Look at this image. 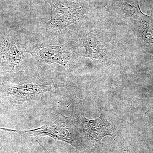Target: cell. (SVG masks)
<instances>
[{
  "label": "cell",
  "mask_w": 153,
  "mask_h": 153,
  "mask_svg": "<svg viewBox=\"0 0 153 153\" xmlns=\"http://www.w3.org/2000/svg\"><path fill=\"white\" fill-rule=\"evenodd\" d=\"M71 85L44 84L30 81L19 83L3 82L0 84V101L17 109H25L41 102L48 91Z\"/></svg>",
  "instance_id": "cell-1"
},
{
  "label": "cell",
  "mask_w": 153,
  "mask_h": 153,
  "mask_svg": "<svg viewBox=\"0 0 153 153\" xmlns=\"http://www.w3.org/2000/svg\"><path fill=\"white\" fill-rule=\"evenodd\" d=\"M50 6L51 17L47 26L49 33L58 35L71 24L81 22L87 13L88 7L85 3L69 0H44Z\"/></svg>",
  "instance_id": "cell-2"
},
{
  "label": "cell",
  "mask_w": 153,
  "mask_h": 153,
  "mask_svg": "<svg viewBox=\"0 0 153 153\" xmlns=\"http://www.w3.org/2000/svg\"><path fill=\"white\" fill-rule=\"evenodd\" d=\"M76 128L73 116L66 117L59 113L44 126L35 129L19 131L3 128H0V129L25 135L49 136L74 146V134Z\"/></svg>",
  "instance_id": "cell-3"
},
{
  "label": "cell",
  "mask_w": 153,
  "mask_h": 153,
  "mask_svg": "<svg viewBox=\"0 0 153 153\" xmlns=\"http://www.w3.org/2000/svg\"><path fill=\"white\" fill-rule=\"evenodd\" d=\"M24 52L30 53L40 63L60 64L68 69L74 54L71 43L59 46H52L44 43H33L25 46Z\"/></svg>",
  "instance_id": "cell-4"
},
{
  "label": "cell",
  "mask_w": 153,
  "mask_h": 153,
  "mask_svg": "<svg viewBox=\"0 0 153 153\" xmlns=\"http://www.w3.org/2000/svg\"><path fill=\"white\" fill-rule=\"evenodd\" d=\"M16 38L10 35L0 36V68L6 72L13 73L15 67L24 59Z\"/></svg>",
  "instance_id": "cell-5"
},
{
  "label": "cell",
  "mask_w": 153,
  "mask_h": 153,
  "mask_svg": "<svg viewBox=\"0 0 153 153\" xmlns=\"http://www.w3.org/2000/svg\"><path fill=\"white\" fill-rule=\"evenodd\" d=\"M82 128L89 137L96 141L100 142L106 136L114 137L112 126L107 120L105 116L101 114L100 116L94 120H91L81 115Z\"/></svg>",
  "instance_id": "cell-6"
},
{
  "label": "cell",
  "mask_w": 153,
  "mask_h": 153,
  "mask_svg": "<svg viewBox=\"0 0 153 153\" xmlns=\"http://www.w3.org/2000/svg\"><path fill=\"white\" fill-rule=\"evenodd\" d=\"M82 40L85 50V57L100 62L106 61L108 57L107 47L99 38L89 33L82 36Z\"/></svg>",
  "instance_id": "cell-7"
},
{
  "label": "cell",
  "mask_w": 153,
  "mask_h": 153,
  "mask_svg": "<svg viewBox=\"0 0 153 153\" xmlns=\"http://www.w3.org/2000/svg\"><path fill=\"white\" fill-rule=\"evenodd\" d=\"M121 9L126 16L135 17L142 13L139 5L138 0H120Z\"/></svg>",
  "instance_id": "cell-8"
},
{
  "label": "cell",
  "mask_w": 153,
  "mask_h": 153,
  "mask_svg": "<svg viewBox=\"0 0 153 153\" xmlns=\"http://www.w3.org/2000/svg\"><path fill=\"white\" fill-rule=\"evenodd\" d=\"M144 14L141 19V30L144 39L149 43H153V30Z\"/></svg>",
  "instance_id": "cell-9"
},
{
  "label": "cell",
  "mask_w": 153,
  "mask_h": 153,
  "mask_svg": "<svg viewBox=\"0 0 153 153\" xmlns=\"http://www.w3.org/2000/svg\"><path fill=\"white\" fill-rule=\"evenodd\" d=\"M121 153H129L128 151V147H124L122 149L121 151Z\"/></svg>",
  "instance_id": "cell-10"
},
{
  "label": "cell",
  "mask_w": 153,
  "mask_h": 153,
  "mask_svg": "<svg viewBox=\"0 0 153 153\" xmlns=\"http://www.w3.org/2000/svg\"><path fill=\"white\" fill-rule=\"evenodd\" d=\"M37 142H38V144H39V145H40V146L42 148V149H44V150L45 151V152L46 153H50L49 152H48V150L47 149L45 148V147L44 146H43V145H41V143H40L38 141H37Z\"/></svg>",
  "instance_id": "cell-11"
},
{
  "label": "cell",
  "mask_w": 153,
  "mask_h": 153,
  "mask_svg": "<svg viewBox=\"0 0 153 153\" xmlns=\"http://www.w3.org/2000/svg\"><path fill=\"white\" fill-rule=\"evenodd\" d=\"M14 1L16 2H17L19 1H20V0H13Z\"/></svg>",
  "instance_id": "cell-12"
},
{
  "label": "cell",
  "mask_w": 153,
  "mask_h": 153,
  "mask_svg": "<svg viewBox=\"0 0 153 153\" xmlns=\"http://www.w3.org/2000/svg\"></svg>",
  "instance_id": "cell-13"
}]
</instances>
